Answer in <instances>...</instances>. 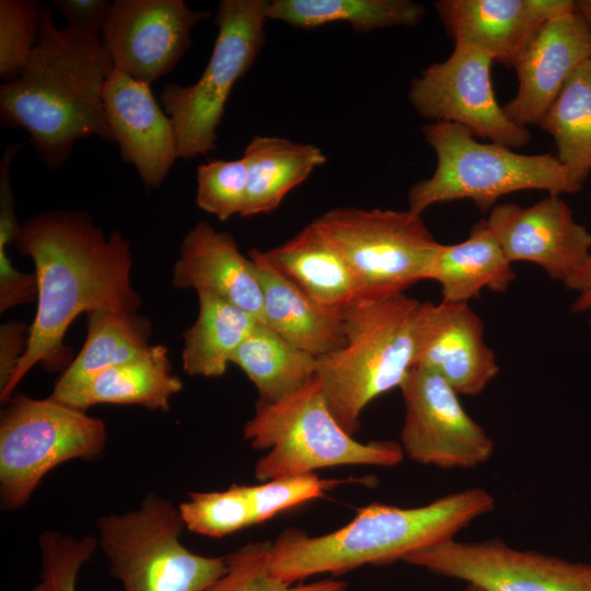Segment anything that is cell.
<instances>
[{
	"label": "cell",
	"instance_id": "8fae6325",
	"mask_svg": "<svg viewBox=\"0 0 591 591\" xmlns=\"http://www.w3.org/2000/svg\"><path fill=\"white\" fill-rule=\"evenodd\" d=\"M403 561L483 591H591V563L517 549L500 540L452 538Z\"/></svg>",
	"mask_w": 591,
	"mask_h": 591
},
{
	"label": "cell",
	"instance_id": "e0dca14e",
	"mask_svg": "<svg viewBox=\"0 0 591 591\" xmlns=\"http://www.w3.org/2000/svg\"><path fill=\"white\" fill-rule=\"evenodd\" d=\"M102 99L121 159L136 169L146 186L160 187L178 154L171 119L150 85L114 67L104 83Z\"/></svg>",
	"mask_w": 591,
	"mask_h": 591
},
{
	"label": "cell",
	"instance_id": "7a4b0ae2",
	"mask_svg": "<svg viewBox=\"0 0 591 591\" xmlns=\"http://www.w3.org/2000/svg\"><path fill=\"white\" fill-rule=\"evenodd\" d=\"M113 69L101 38L57 27L44 4L28 59L15 79L0 85V120L25 129L42 163L55 172L81 139L114 143L102 99Z\"/></svg>",
	"mask_w": 591,
	"mask_h": 591
},
{
	"label": "cell",
	"instance_id": "836d02e7",
	"mask_svg": "<svg viewBox=\"0 0 591 591\" xmlns=\"http://www.w3.org/2000/svg\"><path fill=\"white\" fill-rule=\"evenodd\" d=\"M358 478H322L315 473L282 476L246 486L253 524H260L278 513L314 499L323 498L339 485Z\"/></svg>",
	"mask_w": 591,
	"mask_h": 591
},
{
	"label": "cell",
	"instance_id": "f35d334b",
	"mask_svg": "<svg viewBox=\"0 0 591 591\" xmlns=\"http://www.w3.org/2000/svg\"><path fill=\"white\" fill-rule=\"evenodd\" d=\"M28 329L24 322L13 321L0 328V392L9 384L27 346Z\"/></svg>",
	"mask_w": 591,
	"mask_h": 591
},
{
	"label": "cell",
	"instance_id": "484cf974",
	"mask_svg": "<svg viewBox=\"0 0 591 591\" xmlns=\"http://www.w3.org/2000/svg\"><path fill=\"white\" fill-rule=\"evenodd\" d=\"M149 337V322L136 314L111 310L88 313L86 340L57 380L49 397L60 401L95 374L140 357L151 347Z\"/></svg>",
	"mask_w": 591,
	"mask_h": 591
},
{
	"label": "cell",
	"instance_id": "44dd1931",
	"mask_svg": "<svg viewBox=\"0 0 591 591\" xmlns=\"http://www.w3.org/2000/svg\"><path fill=\"white\" fill-rule=\"evenodd\" d=\"M254 262L263 290L264 324L294 347L320 359L345 344L341 311L325 308L280 274L253 248Z\"/></svg>",
	"mask_w": 591,
	"mask_h": 591
},
{
	"label": "cell",
	"instance_id": "ac0fdd59",
	"mask_svg": "<svg viewBox=\"0 0 591 591\" xmlns=\"http://www.w3.org/2000/svg\"><path fill=\"white\" fill-rule=\"evenodd\" d=\"M483 321L468 303L424 302L416 366L442 376L460 395L480 394L499 373Z\"/></svg>",
	"mask_w": 591,
	"mask_h": 591
},
{
	"label": "cell",
	"instance_id": "e575fe53",
	"mask_svg": "<svg viewBox=\"0 0 591 591\" xmlns=\"http://www.w3.org/2000/svg\"><path fill=\"white\" fill-rule=\"evenodd\" d=\"M43 5L38 0L0 1V77L15 79L38 36Z\"/></svg>",
	"mask_w": 591,
	"mask_h": 591
},
{
	"label": "cell",
	"instance_id": "9c48e42d",
	"mask_svg": "<svg viewBox=\"0 0 591 591\" xmlns=\"http://www.w3.org/2000/svg\"><path fill=\"white\" fill-rule=\"evenodd\" d=\"M267 0H222L216 11L218 33L199 79L170 83L159 101L173 125L178 158L206 155L216 148L217 130L235 83L252 68L265 39Z\"/></svg>",
	"mask_w": 591,
	"mask_h": 591
},
{
	"label": "cell",
	"instance_id": "d6986e66",
	"mask_svg": "<svg viewBox=\"0 0 591 591\" xmlns=\"http://www.w3.org/2000/svg\"><path fill=\"white\" fill-rule=\"evenodd\" d=\"M433 5L454 44L507 66L546 21L576 8L572 0H439Z\"/></svg>",
	"mask_w": 591,
	"mask_h": 591
},
{
	"label": "cell",
	"instance_id": "d590c367",
	"mask_svg": "<svg viewBox=\"0 0 591 591\" xmlns=\"http://www.w3.org/2000/svg\"><path fill=\"white\" fill-rule=\"evenodd\" d=\"M246 188L247 170L243 158L211 160L197 167L196 205L221 221L241 216Z\"/></svg>",
	"mask_w": 591,
	"mask_h": 591
},
{
	"label": "cell",
	"instance_id": "5b68a950",
	"mask_svg": "<svg viewBox=\"0 0 591 591\" xmlns=\"http://www.w3.org/2000/svg\"><path fill=\"white\" fill-rule=\"evenodd\" d=\"M422 134L437 166L408 192V209L419 215L436 204L461 199L489 211L501 196L514 192L538 189L560 196L582 186L551 153L521 154L503 144L483 143L452 123L427 124Z\"/></svg>",
	"mask_w": 591,
	"mask_h": 591
},
{
	"label": "cell",
	"instance_id": "2e32d148",
	"mask_svg": "<svg viewBox=\"0 0 591 591\" xmlns=\"http://www.w3.org/2000/svg\"><path fill=\"white\" fill-rule=\"evenodd\" d=\"M591 58V32L573 11L546 21L529 39L512 67L518 91L502 109L514 124L538 125L570 74Z\"/></svg>",
	"mask_w": 591,
	"mask_h": 591
},
{
	"label": "cell",
	"instance_id": "9a60e30c",
	"mask_svg": "<svg viewBox=\"0 0 591 591\" xmlns=\"http://www.w3.org/2000/svg\"><path fill=\"white\" fill-rule=\"evenodd\" d=\"M486 221L510 263H533L575 290L591 257V233L575 221L559 196L548 195L528 207L497 204Z\"/></svg>",
	"mask_w": 591,
	"mask_h": 591
},
{
	"label": "cell",
	"instance_id": "cb8c5ba5",
	"mask_svg": "<svg viewBox=\"0 0 591 591\" xmlns=\"http://www.w3.org/2000/svg\"><path fill=\"white\" fill-rule=\"evenodd\" d=\"M182 389V380L172 372L167 348L154 345L140 357L95 374L58 402L84 412L96 404L167 412L172 397Z\"/></svg>",
	"mask_w": 591,
	"mask_h": 591
},
{
	"label": "cell",
	"instance_id": "30bf717a",
	"mask_svg": "<svg viewBox=\"0 0 591 591\" xmlns=\"http://www.w3.org/2000/svg\"><path fill=\"white\" fill-rule=\"evenodd\" d=\"M314 223L346 260L361 294L405 292L427 279L441 245L409 209L339 207Z\"/></svg>",
	"mask_w": 591,
	"mask_h": 591
},
{
	"label": "cell",
	"instance_id": "f1b7e54d",
	"mask_svg": "<svg viewBox=\"0 0 591 591\" xmlns=\"http://www.w3.org/2000/svg\"><path fill=\"white\" fill-rule=\"evenodd\" d=\"M425 7L410 0H273L267 3L268 20L293 27L315 28L348 23L355 32L417 25Z\"/></svg>",
	"mask_w": 591,
	"mask_h": 591
},
{
	"label": "cell",
	"instance_id": "b9f144b4",
	"mask_svg": "<svg viewBox=\"0 0 591 591\" xmlns=\"http://www.w3.org/2000/svg\"><path fill=\"white\" fill-rule=\"evenodd\" d=\"M589 288H591V257L584 271L578 280L575 290L578 292H582Z\"/></svg>",
	"mask_w": 591,
	"mask_h": 591
},
{
	"label": "cell",
	"instance_id": "6da1fadb",
	"mask_svg": "<svg viewBox=\"0 0 591 591\" xmlns=\"http://www.w3.org/2000/svg\"><path fill=\"white\" fill-rule=\"evenodd\" d=\"M14 243L35 265L37 309L26 349L0 392L1 403L37 363L56 367L66 360L62 340L78 315L95 310L136 314L141 305L130 281L129 242L117 231L105 236L85 212L33 216L21 224Z\"/></svg>",
	"mask_w": 591,
	"mask_h": 591
},
{
	"label": "cell",
	"instance_id": "8992f818",
	"mask_svg": "<svg viewBox=\"0 0 591 591\" xmlns=\"http://www.w3.org/2000/svg\"><path fill=\"white\" fill-rule=\"evenodd\" d=\"M252 448L266 450L255 464L260 483L345 465L392 467L404 459L399 442H360L336 420L316 376L277 402L257 401L243 427Z\"/></svg>",
	"mask_w": 591,
	"mask_h": 591
},
{
	"label": "cell",
	"instance_id": "8d00e7d4",
	"mask_svg": "<svg viewBox=\"0 0 591 591\" xmlns=\"http://www.w3.org/2000/svg\"><path fill=\"white\" fill-rule=\"evenodd\" d=\"M53 4L67 23V28L101 38L112 3L106 0H54Z\"/></svg>",
	"mask_w": 591,
	"mask_h": 591
},
{
	"label": "cell",
	"instance_id": "4fadbf2b",
	"mask_svg": "<svg viewBox=\"0 0 591 591\" xmlns=\"http://www.w3.org/2000/svg\"><path fill=\"white\" fill-rule=\"evenodd\" d=\"M405 415L399 433L404 455L440 468H471L487 462L494 442L462 406L459 394L434 371L415 366L399 387Z\"/></svg>",
	"mask_w": 591,
	"mask_h": 591
},
{
	"label": "cell",
	"instance_id": "7c38bea8",
	"mask_svg": "<svg viewBox=\"0 0 591 591\" xmlns=\"http://www.w3.org/2000/svg\"><path fill=\"white\" fill-rule=\"evenodd\" d=\"M493 60L487 55L454 44L442 62L428 66L413 79L408 99L432 123L465 127L474 137L508 148H522L531 139L526 127L511 121L496 100L491 81Z\"/></svg>",
	"mask_w": 591,
	"mask_h": 591
},
{
	"label": "cell",
	"instance_id": "277c9868",
	"mask_svg": "<svg viewBox=\"0 0 591 591\" xmlns=\"http://www.w3.org/2000/svg\"><path fill=\"white\" fill-rule=\"evenodd\" d=\"M424 302L405 292L361 294L341 310L344 346L317 359L316 379L351 436L376 397L401 387L416 366Z\"/></svg>",
	"mask_w": 591,
	"mask_h": 591
},
{
	"label": "cell",
	"instance_id": "ffe728a7",
	"mask_svg": "<svg viewBox=\"0 0 591 591\" xmlns=\"http://www.w3.org/2000/svg\"><path fill=\"white\" fill-rule=\"evenodd\" d=\"M172 283L212 293L264 323L263 290L254 262L240 252L230 233L217 231L206 221L184 236Z\"/></svg>",
	"mask_w": 591,
	"mask_h": 591
},
{
	"label": "cell",
	"instance_id": "3957f363",
	"mask_svg": "<svg viewBox=\"0 0 591 591\" xmlns=\"http://www.w3.org/2000/svg\"><path fill=\"white\" fill-rule=\"evenodd\" d=\"M494 508L491 494L478 487L418 507L371 503L326 534L311 536L300 529H287L271 542L270 570L283 581L297 583L317 575L403 560L412 553L454 538Z\"/></svg>",
	"mask_w": 591,
	"mask_h": 591
},
{
	"label": "cell",
	"instance_id": "d6a6232c",
	"mask_svg": "<svg viewBox=\"0 0 591 591\" xmlns=\"http://www.w3.org/2000/svg\"><path fill=\"white\" fill-rule=\"evenodd\" d=\"M38 546L39 578L31 591H78L79 573L91 560L99 543L96 536L74 537L46 530L39 535Z\"/></svg>",
	"mask_w": 591,
	"mask_h": 591
},
{
	"label": "cell",
	"instance_id": "60d3db41",
	"mask_svg": "<svg viewBox=\"0 0 591 591\" xmlns=\"http://www.w3.org/2000/svg\"><path fill=\"white\" fill-rule=\"evenodd\" d=\"M576 11L581 15L591 32V0L575 1Z\"/></svg>",
	"mask_w": 591,
	"mask_h": 591
},
{
	"label": "cell",
	"instance_id": "d4e9b609",
	"mask_svg": "<svg viewBox=\"0 0 591 591\" xmlns=\"http://www.w3.org/2000/svg\"><path fill=\"white\" fill-rule=\"evenodd\" d=\"M242 158L247 170L246 198L241 213L245 218L276 210L289 192L326 162L318 147L277 136L253 137Z\"/></svg>",
	"mask_w": 591,
	"mask_h": 591
},
{
	"label": "cell",
	"instance_id": "1f68e13d",
	"mask_svg": "<svg viewBox=\"0 0 591 591\" xmlns=\"http://www.w3.org/2000/svg\"><path fill=\"white\" fill-rule=\"evenodd\" d=\"M177 508L184 526L204 536L223 537L254 525L245 485L190 493Z\"/></svg>",
	"mask_w": 591,
	"mask_h": 591
},
{
	"label": "cell",
	"instance_id": "ab89813d",
	"mask_svg": "<svg viewBox=\"0 0 591 591\" xmlns=\"http://www.w3.org/2000/svg\"><path fill=\"white\" fill-rule=\"evenodd\" d=\"M571 311L577 314L589 313V323L591 325V288L579 292L571 305Z\"/></svg>",
	"mask_w": 591,
	"mask_h": 591
},
{
	"label": "cell",
	"instance_id": "7402d4cb",
	"mask_svg": "<svg viewBox=\"0 0 591 591\" xmlns=\"http://www.w3.org/2000/svg\"><path fill=\"white\" fill-rule=\"evenodd\" d=\"M263 253L280 274L325 308L341 311L361 296L346 260L314 221Z\"/></svg>",
	"mask_w": 591,
	"mask_h": 591
},
{
	"label": "cell",
	"instance_id": "83f0119b",
	"mask_svg": "<svg viewBox=\"0 0 591 591\" xmlns=\"http://www.w3.org/2000/svg\"><path fill=\"white\" fill-rule=\"evenodd\" d=\"M236 364L257 390L259 401L277 402L316 375L317 358L294 347L264 323H257L234 352Z\"/></svg>",
	"mask_w": 591,
	"mask_h": 591
},
{
	"label": "cell",
	"instance_id": "4316f807",
	"mask_svg": "<svg viewBox=\"0 0 591 591\" xmlns=\"http://www.w3.org/2000/svg\"><path fill=\"white\" fill-rule=\"evenodd\" d=\"M197 294V318L184 333L183 369L189 375L221 376L258 321L212 293Z\"/></svg>",
	"mask_w": 591,
	"mask_h": 591
},
{
	"label": "cell",
	"instance_id": "4dcf8cb0",
	"mask_svg": "<svg viewBox=\"0 0 591 591\" xmlns=\"http://www.w3.org/2000/svg\"><path fill=\"white\" fill-rule=\"evenodd\" d=\"M270 541L248 542L225 555V571L202 591H347L338 579L289 583L270 570Z\"/></svg>",
	"mask_w": 591,
	"mask_h": 591
},
{
	"label": "cell",
	"instance_id": "ba28073f",
	"mask_svg": "<svg viewBox=\"0 0 591 591\" xmlns=\"http://www.w3.org/2000/svg\"><path fill=\"white\" fill-rule=\"evenodd\" d=\"M107 429L100 418L50 398L12 395L0 418V503L23 508L53 468L102 456Z\"/></svg>",
	"mask_w": 591,
	"mask_h": 591
},
{
	"label": "cell",
	"instance_id": "7bdbcfd3",
	"mask_svg": "<svg viewBox=\"0 0 591 591\" xmlns=\"http://www.w3.org/2000/svg\"><path fill=\"white\" fill-rule=\"evenodd\" d=\"M465 591H483V590L479 589L478 587L468 584L467 588L465 589Z\"/></svg>",
	"mask_w": 591,
	"mask_h": 591
},
{
	"label": "cell",
	"instance_id": "f546056e",
	"mask_svg": "<svg viewBox=\"0 0 591 591\" xmlns=\"http://www.w3.org/2000/svg\"><path fill=\"white\" fill-rule=\"evenodd\" d=\"M537 126L553 137L557 159L582 185L591 172V58L570 74Z\"/></svg>",
	"mask_w": 591,
	"mask_h": 591
},
{
	"label": "cell",
	"instance_id": "52a82bcc",
	"mask_svg": "<svg viewBox=\"0 0 591 591\" xmlns=\"http://www.w3.org/2000/svg\"><path fill=\"white\" fill-rule=\"evenodd\" d=\"M184 523L170 500L149 494L138 508L102 515L97 543L123 591H202L227 568L182 542Z\"/></svg>",
	"mask_w": 591,
	"mask_h": 591
},
{
	"label": "cell",
	"instance_id": "603a6c76",
	"mask_svg": "<svg viewBox=\"0 0 591 591\" xmlns=\"http://www.w3.org/2000/svg\"><path fill=\"white\" fill-rule=\"evenodd\" d=\"M511 264L483 219L473 225L466 240L440 245L427 279L440 285L442 301L468 303L484 289L507 291L515 279Z\"/></svg>",
	"mask_w": 591,
	"mask_h": 591
},
{
	"label": "cell",
	"instance_id": "5bb4252c",
	"mask_svg": "<svg viewBox=\"0 0 591 591\" xmlns=\"http://www.w3.org/2000/svg\"><path fill=\"white\" fill-rule=\"evenodd\" d=\"M209 15L183 0H115L101 40L115 68L150 85L178 63L193 27Z\"/></svg>",
	"mask_w": 591,
	"mask_h": 591
},
{
	"label": "cell",
	"instance_id": "74e56055",
	"mask_svg": "<svg viewBox=\"0 0 591 591\" xmlns=\"http://www.w3.org/2000/svg\"><path fill=\"white\" fill-rule=\"evenodd\" d=\"M8 246L0 245V312L28 303L37 298L35 274L16 270L8 256Z\"/></svg>",
	"mask_w": 591,
	"mask_h": 591
}]
</instances>
